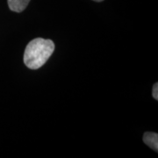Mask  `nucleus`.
Returning a JSON list of instances; mask_svg holds the SVG:
<instances>
[{"label": "nucleus", "mask_w": 158, "mask_h": 158, "mask_svg": "<svg viewBox=\"0 0 158 158\" xmlns=\"http://www.w3.org/2000/svg\"><path fill=\"white\" fill-rule=\"evenodd\" d=\"M143 141L156 152L158 151V135L156 133L147 132L143 135Z\"/></svg>", "instance_id": "obj_2"}, {"label": "nucleus", "mask_w": 158, "mask_h": 158, "mask_svg": "<svg viewBox=\"0 0 158 158\" xmlns=\"http://www.w3.org/2000/svg\"><path fill=\"white\" fill-rule=\"evenodd\" d=\"M10 10L15 12H21L28 6L30 0H7Z\"/></svg>", "instance_id": "obj_3"}, {"label": "nucleus", "mask_w": 158, "mask_h": 158, "mask_svg": "<svg viewBox=\"0 0 158 158\" xmlns=\"http://www.w3.org/2000/svg\"><path fill=\"white\" fill-rule=\"evenodd\" d=\"M93 1H95V2H102V1H104V0H93Z\"/></svg>", "instance_id": "obj_5"}, {"label": "nucleus", "mask_w": 158, "mask_h": 158, "mask_svg": "<svg viewBox=\"0 0 158 158\" xmlns=\"http://www.w3.org/2000/svg\"><path fill=\"white\" fill-rule=\"evenodd\" d=\"M152 96L156 100H158V84L157 83H156L155 85H153Z\"/></svg>", "instance_id": "obj_4"}, {"label": "nucleus", "mask_w": 158, "mask_h": 158, "mask_svg": "<svg viewBox=\"0 0 158 158\" xmlns=\"http://www.w3.org/2000/svg\"><path fill=\"white\" fill-rule=\"evenodd\" d=\"M51 40L36 38L29 42L24 53V63L30 69H38L45 64L55 51Z\"/></svg>", "instance_id": "obj_1"}]
</instances>
